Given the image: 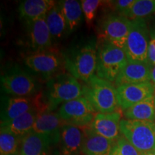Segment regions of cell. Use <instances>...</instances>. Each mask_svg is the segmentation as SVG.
<instances>
[{"instance_id": "2e32d148", "label": "cell", "mask_w": 155, "mask_h": 155, "mask_svg": "<svg viewBox=\"0 0 155 155\" xmlns=\"http://www.w3.org/2000/svg\"><path fill=\"white\" fill-rule=\"evenodd\" d=\"M30 48L35 52L44 51L53 43V39L46 22L45 16L27 23Z\"/></svg>"}, {"instance_id": "9a60e30c", "label": "cell", "mask_w": 155, "mask_h": 155, "mask_svg": "<svg viewBox=\"0 0 155 155\" xmlns=\"http://www.w3.org/2000/svg\"><path fill=\"white\" fill-rule=\"evenodd\" d=\"M35 108H48L40 106L38 98L12 97L7 98L1 113V123L10 121Z\"/></svg>"}, {"instance_id": "484cf974", "label": "cell", "mask_w": 155, "mask_h": 155, "mask_svg": "<svg viewBox=\"0 0 155 155\" xmlns=\"http://www.w3.org/2000/svg\"><path fill=\"white\" fill-rule=\"evenodd\" d=\"M154 12L155 0H135L124 17L129 20H134L144 19Z\"/></svg>"}, {"instance_id": "e0dca14e", "label": "cell", "mask_w": 155, "mask_h": 155, "mask_svg": "<svg viewBox=\"0 0 155 155\" xmlns=\"http://www.w3.org/2000/svg\"><path fill=\"white\" fill-rule=\"evenodd\" d=\"M83 131L82 152L84 155H110L114 141L96 134L90 127Z\"/></svg>"}, {"instance_id": "ac0fdd59", "label": "cell", "mask_w": 155, "mask_h": 155, "mask_svg": "<svg viewBox=\"0 0 155 155\" xmlns=\"http://www.w3.org/2000/svg\"><path fill=\"white\" fill-rule=\"evenodd\" d=\"M83 139V131L80 128L64 124L61 130V155H79Z\"/></svg>"}, {"instance_id": "8992f818", "label": "cell", "mask_w": 155, "mask_h": 155, "mask_svg": "<svg viewBox=\"0 0 155 155\" xmlns=\"http://www.w3.org/2000/svg\"><path fill=\"white\" fill-rule=\"evenodd\" d=\"M150 32L144 19L131 20L124 51L128 61L148 63Z\"/></svg>"}, {"instance_id": "4fadbf2b", "label": "cell", "mask_w": 155, "mask_h": 155, "mask_svg": "<svg viewBox=\"0 0 155 155\" xmlns=\"http://www.w3.org/2000/svg\"><path fill=\"white\" fill-rule=\"evenodd\" d=\"M121 119V114L119 111L113 113H97L89 127L98 134L115 141L120 137Z\"/></svg>"}, {"instance_id": "6da1fadb", "label": "cell", "mask_w": 155, "mask_h": 155, "mask_svg": "<svg viewBox=\"0 0 155 155\" xmlns=\"http://www.w3.org/2000/svg\"><path fill=\"white\" fill-rule=\"evenodd\" d=\"M82 87L83 97L90 102L96 112L117 111L119 106L117 90L111 82L94 75Z\"/></svg>"}, {"instance_id": "8fae6325", "label": "cell", "mask_w": 155, "mask_h": 155, "mask_svg": "<svg viewBox=\"0 0 155 155\" xmlns=\"http://www.w3.org/2000/svg\"><path fill=\"white\" fill-rule=\"evenodd\" d=\"M24 62L27 67L44 77H51L61 66L58 55L46 50L35 52L26 56Z\"/></svg>"}, {"instance_id": "ffe728a7", "label": "cell", "mask_w": 155, "mask_h": 155, "mask_svg": "<svg viewBox=\"0 0 155 155\" xmlns=\"http://www.w3.org/2000/svg\"><path fill=\"white\" fill-rule=\"evenodd\" d=\"M56 3L53 0H25L19 6V17L27 23L45 16Z\"/></svg>"}, {"instance_id": "5b68a950", "label": "cell", "mask_w": 155, "mask_h": 155, "mask_svg": "<svg viewBox=\"0 0 155 155\" xmlns=\"http://www.w3.org/2000/svg\"><path fill=\"white\" fill-rule=\"evenodd\" d=\"M120 132L139 152L155 150V122L121 119Z\"/></svg>"}, {"instance_id": "d6986e66", "label": "cell", "mask_w": 155, "mask_h": 155, "mask_svg": "<svg viewBox=\"0 0 155 155\" xmlns=\"http://www.w3.org/2000/svg\"><path fill=\"white\" fill-rule=\"evenodd\" d=\"M52 141L49 137L33 131L21 139L20 155H49Z\"/></svg>"}, {"instance_id": "836d02e7", "label": "cell", "mask_w": 155, "mask_h": 155, "mask_svg": "<svg viewBox=\"0 0 155 155\" xmlns=\"http://www.w3.org/2000/svg\"><path fill=\"white\" fill-rule=\"evenodd\" d=\"M13 155H20V154H18V153H17V154H13Z\"/></svg>"}, {"instance_id": "7402d4cb", "label": "cell", "mask_w": 155, "mask_h": 155, "mask_svg": "<svg viewBox=\"0 0 155 155\" xmlns=\"http://www.w3.org/2000/svg\"><path fill=\"white\" fill-rule=\"evenodd\" d=\"M58 5L66 22L68 33H71L82 21L83 11L81 3L75 0H63L58 2Z\"/></svg>"}, {"instance_id": "277c9868", "label": "cell", "mask_w": 155, "mask_h": 155, "mask_svg": "<svg viewBox=\"0 0 155 155\" xmlns=\"http://www.w3.org/2000/svg\"><path fill=\"white\" fill-rule=\"evenodd\" d=\"M127 62L124 50L104 40L97 50L96 75L111 83L115 82Z\"/></svg>"}, {"instance_id": "30bf717a", "label": "cell", "mask_w": 155, "mask_h": 155, "mask_svg": "<svg viewBox=\"0 0 155 155\" xmlns=\"http://www.w3.org/2000/svg\"><path fill=\"white\" fill-rule=\"evenodd\" d=\"M119 105L127 110L138 103L154 96L155 86L152 82L124 84L116 87Z\"/></svg>"}, {"instance_id": "d6a6232c", "label": "cell", "mask_w": 155, "mask_h": 155, "mask_svg": "<svg viewBox=\"0 0 155 155\" xmlns=\"http://www.w3.org/2000/svg\"><path fill=\"white\" fill-rule=\"evenodd\" d=\"M154 106H155V91L154 94Z\"/></svg>"}, {"instance_id": "52a82bcc", "label": "cell", "mask_w": 155, "mask_h": 155, "mask_svg": "<svg viewBox=\"0 0 155 155\" xmlns=\"http://www.w3.org/2000/svg\"><path fill=\"white\" fill-rule=\"evenodd\" d=\"M96 111L85 97L70 101L62 104L58 115L65 124L74 126L78 128H86L91 124Z\"/></svg>"}, {"instance_id": "f546056e", "label": "cell", "mask_w": 155, "mask_h": 155, "mask_svg": "<svg viewBox=\"0 0 155 155\" xmlns=\"http://www.w3.org/2000/svg\"><path fill=\"white\" fill-rule=\"evenodd\" d=\"M148 63L151 66L155 65V35L150 39L148 49Z\"/></svg>"}, {"instance_id": "3957f363", "label": "cell", "mask_w": 155, "mask_h": 155, "mask_svg": "<svg viewBox=\"0 0 155 155\" xmlns=\"http://www.w3.org/2000/svg\"><path fill=\"white\" fill-rule=\"evenodd\" d=\"M45 94L46 106L48 110L53 111L61 104L82 96L83 87L71 74L62 73L49 79Z\"/></svg>"}, {"instance_id": "f1b7e54d", "label": "cell", "mask_w": 155, "mask_h": 155, "mask_svg": "<svg viewBox=\"0 0 155 155\" xmlns=\"http://www.w3.org/2000/svg\"><path fill=\"white\" fill-rule=\"evenodd\" d=\"M135 0H118L114 2L115 9L120 15L124 17L128 11L130 9L131 6L134 3Z\"/></svg>"}, {"instance_id": "5bb4252c", "label": "cell", "mask_w": 155, "mask_h": 155, "mask_svg": "<svg viewBox=\"0 0 155 155\" xmlns=\"http://www.w3.org/2000/svg\"><path fill=\"white\" fill-rule=\"evenodd\" d=\"M151 69L149 63L128 61L123 68L114 85L116 87L124 84L151 82Z\"/></svg>"}, {"instance_id": "7c38bea8", "label": "cell", "mask_w": 155, "mask_h": 155, "mask_svg": "<svg viewBox=\"0 0 155 155\" xmlns=\"http://www.w3.org/2000/svg\"><path fill=\"white\" fill-rule=\"evenodd\" d=\"M63 124L58 113L47 108L39 113L32 131L49 137L54 144L61 139V130Z\"/></svg>"}, {"instance_id": "ba28073f", "label": "cell", "mask_w": 155, "mask_h": 155, "mask_svg": "<svg viewBox=\"0 0 155 155\" xmlns=\"http://www.w3.org/2000/svg\"><path fill=\"white\" fill-rule=\"evenodd\" d=\"M2 88L6 94L15 97H28L37 91L36 82L28 73L15 66L11 68L1 78Z\"/></svg>"}, {"instance_id": "83f0119b", "label": "cell", "mask_w": 155, "mask_h": 155, "mask_svg": "<svg viewBox=\"0 0 155 155\" xmlns=\"http://www.w3.org/2000/svg\"><path fill=\"white\" fill-rule=\"evenodd\" d=\"M101 1L100 0H83L81 2L83 14L84 15L87 24L91 25L96 17L97 10Z\"/></svg>"}, {"instance_id": "4316f807", "label": "cell", "mask_w": 155, "mask_h": 155, "mask_svg": "<svg viewBox=\"0 0 155 155\" xmlns=\"http://www.w3.org/2000/svg\"><path fill=\"white\" fill-rule=\"evenodd\" d=\"M110 155H141L124 136H120L114 141Z\"/></svg>"}, {"instance_id": "44dd1931", "label": "cell", "mask_w": 155, "mask_h": 155, "mask_svg": "<svg viewBox=\"0 0 155 155\" xmlns=\"http://www.w3.org/2000/svg\"><path fill=\"white\" fill-rule=\"evenodd\" d=\"M45 109L47 108H33L10 121L1 123V127H6L19 139H22L32 131L39 113Z\"/></svg>"}, {"instance_id": "7a4b0ae2", "label": "cell", "mask_w": 155, "mask_h": 155, "mask_svg": "<svg viewBox=\"0 0 155 155\" xmlns=\"http://www.w3.org/2000/svg\"><path fill=\"white\" fill-rule=\"evenodd\" d=\"M96 42L89 41L65 55V66L77 80L86 83L94 75L97 67Z\"/></svg>"}, {"instance_id": "d4e9b609", "label": "cell", "mask_w": 155, "mask_h": 155, "mask_svg": "<svg viewBox=\"0 0 155 155\" xmlns=\"http://www.w3.org/2000/svg\"><path fill=\"white\" fill-rule=\"evenodd\" d=\"M21 139L12 133L5 127H1L0 131V154L13 155L17 154L20 146Z\"/></svg>"}, {"instance_id": "1f68e13d", "label": "cell", "mask_w": 155, "mask_h": 155, "mask_svg": "<svg viewBox=\"0 0 155 155\" xmlns=\"http://www.w3.org/2000/svg\"><path fill=\"white\" fill-rule=\"evenodd\" d=\"M141 155H155V150H152L147 152L141 153Z\"/></svg>"}, {"instance_id": "cb8c5ba5", "label": "cell", "mask_w": 155, "mask_h": 155, "mask_svg": "<svg viewBox=\"0 0 155 155\" xmlns=\"http://www.w3.org/2000/svg\"><path fill=\"white\" fill-rule=\"evenodd\" d=\"M126 119L139 121H155L154 96L135 104L124 112Z\"/></svg>"}, {"instance_id": "9c48e42d", "label": "cell", "mask_w": 155, "mask_h": 155, "mask_svg": "<svg viewBox=\"0 0 155 155\" xmlns=\"http://www.w3.org/2000/svg\"><path fill=\"white\" fill-rule=\"evenodd\" d=\"M131 20L120 15H108L103 21L102 37L105 41L124 49L129 30Z\"/></svg>"}, {"instance_id": "4dcf8cb0", "label": "cell", "mask_w": 155, "mask_h": 155, "mask_svg": "<svg viewBox=\"0 0 155 155\" xmlns=\"http://www.w3.org/2000/svg\"><path fill=\"white\" fill-rule=\"evenodd\" d=\"M151 82L155 86V65H153L151 69Z\"/></svg>"}, {"instance_id": "603a6c76", "label": "cell", "mask_w": 155, "mask_h": 155, "mask_svg": "<svg viewBox=\"0 0 155 155\" xmlns=\"http://www.w3.org/2000/svg\"><path fill=\"white\" fill-rule=\"evenodd\" d=\"M45 19L53 41L60 40L66 35L68 33L66 22L58 3L46 14Z\"/></svg>"}]
</instances>
